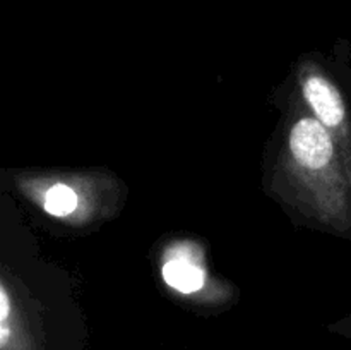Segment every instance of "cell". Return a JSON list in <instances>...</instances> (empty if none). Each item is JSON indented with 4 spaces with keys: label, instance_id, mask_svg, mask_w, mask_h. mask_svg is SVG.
Masks as SVG:
<instances>
[{
    "label": "cell",
    "instance_id": "cell-5",
    "mask_svg": "<svg viewBox=\"0 0 351 350\" xmlns=\"http://www.w3.org/2000/svg\"><path fill=\"white\" fill-rule=\"evenodd\" d=\"M10 312V299L5 285H0V323H5Z\"/></svg>",
    "mask_w": 351,
    "mask_h": 350
},
{
    "label": "cell",
    "instance_id": "cell-2",
    "mask_svg": "<svg viewBox=\"0 0 351 350\" xmlns=\"http://www.w3.org/2000/svg\"><path fill=\"white\" fill-rule=\"evenodd\" d=\"M304 96L317 115L319 122L336 127L345 119V105L338 89L321 75H311L304 84Z\"/></svg>",
    "mask_w": 351,
    "mask_h": 350
},
{
    "label": "cell",
    "instance_id": "cell-1",
    "mask_svg": "<svg viewBox=\"0 0 351 350\" xmlns=\"http://www.w3.org/2000/svg\"><path fill=\"white\" fill-rule=\"evenodd\" d=\"M290 151L295 161L308 170L328 167L332 158V141L326 126L315 119H300L290 132Z\"/></svg>",
    "mask_w": 351,
    "mask_h": 350
},
{
    "label": "cell",
    "instance_id": "cell-3",
    "mask_svg": "<svg viewBox=\"0 0 351 350\" xmlns=\"http://www.w3.org/2000/svg\"><path fill=\"white\" fill-rule=\"evenodd\" d=\"M163 278L171 288L192 294L204 285V271L185 257H171L163 266Z\"/></svg>",
    "mask_w": 351,
    "mask_h": 350
},
{
    "label": "cell",
    "instance_id": "cell-4",
    "mask_svg": "<svg viewBox=\"0 0 351 350\" xmlns=\"http://www.w3.org/2000/svg\"><path fill=\"white\" fill-rule=\"evenodd\" d=\"M43 206L51 216H67L77 208V196L69 185L55 184L45 194Z\"/></svg>",
    "mask_w": 351,
    "mask_h": 350
}]
</instances>
